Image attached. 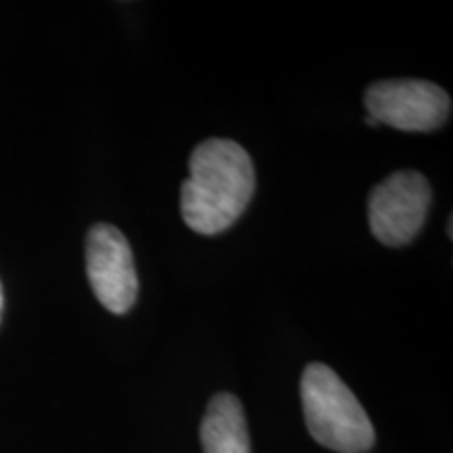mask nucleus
<instances>
[{"label":"nucleus","instance_id":"2","mask_svg":"<svg viewBox=\"0 0 453 453\" xmlns=\"http://www.w3.org/2000/svg\"><path fill=\"white\" fill-rule=\"evenodd\" d=\"M307 428L317 443L340 453L372 449L376 433L357 396L332 367L311 364L300 380Z\"/></svg>","mask_w":453,"mask_h":453},{"label":"nucleus","instance_id":"6","mask_svg":"<svg viewBox=\"0 0 453 453\" xmlns=\"http://www.w3.org/2000/svg\"><path fill=\"white\" fill-rule=\"evenodd\" d=\"M203 453H250L246 416L237 396L219 393L208 403L200 426Z\"/></svg>","mask_w":453,"mask_h":453},{"label":"nucleus","instance_id":"1","mask_svg":"<svg viewBox=\"0 0 453 453\" xmlns=\"http://www.w3.org/2000/svg\"><path fill=\"white\" fill-rule=\"evenodd\" d=\"M257 187L254 164L240 143L208 139L189 157V179L180 187V212L196 234L229 229L250 203Z\"/></svg>","mask_w":453,"mask_h":453},{"label":"nucleus","instance_id":"4","mask_svg":"<svg viewBox=\"0 0 453 453\" xmlns=\"http://www.w3.org/2000/svg\"><path fill=\"white\" fill-rule=\"evenodd\" d=\"M430 208V185L420 173H395L372 191L370 229L384 246H403L420 234Z\"/></svg>","mask_w":453,"mask_h":453},{"label":"nucleus","instance_id":"7","mask_svg":"<svg viewBox=\"0 0 453 453\" xmlns=\"http://www.w3.org/2000/svg\"><path fill=\"white\" fill-rule=\"evenodd\" d=\"M3 307H4V294H3V286H0V317H3Z\"/></svg>","mask_w":453,"mask_h":453},{"label":"nucleus","instance_id":"5","mask_svg":"<svg viewBox=\"0 0 453 453\" xmlns=\"http://www.w3.org/2000/svg\"><path fill=\"white\" fill-rule=\"evenodd\" d=\"M87 273L95 296L107 311L124 315L139 294V277L133 250L120 229L95 225L87 237Z\"/></svg>","mask_w":453,"mask_h":453},{"label":"nucleus","instance_id":"3","mask_svg":"<svg viewBox=\"0 0 453 453\" xmlns=\"http://www.w3.org/2000/svg\"><path fill=\"white\" fill-rule=\"evenodd\" d=\"M367 116L407 133H428L443 127L451 99L428 81H380L365 90Z\"/></svg>","mask_w":453,"mask_h":453}]
</instances>
